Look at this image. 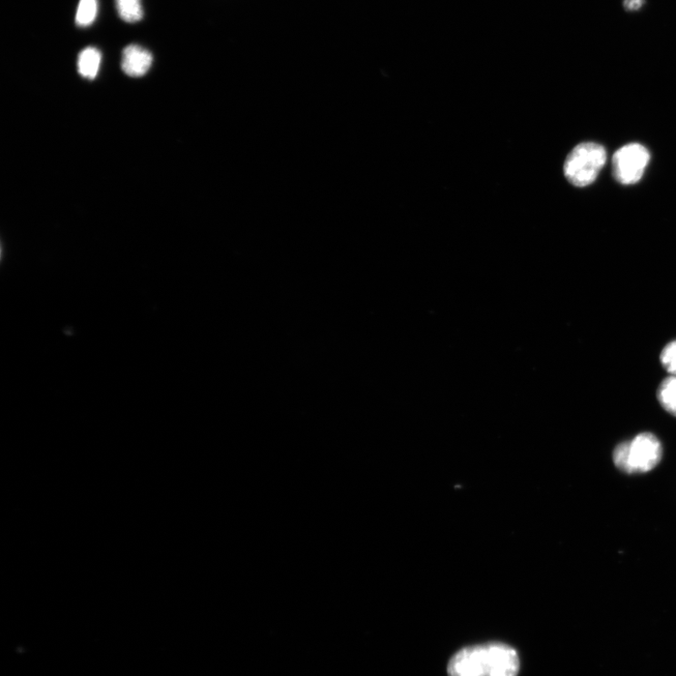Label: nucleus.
<instances>
[{
    "mask_svg": "<svg viewBox=\"0 0 676 676\" xmlns=\"http://www.w3.org/2000/svg\"><path fill=\"white\" fill-rule=\"evenodd\" d=\"M519 670L517 651L499 642L469 646L454 655L448 667L449 676H517Z\"/></svg>",
    "mask_w": 676,
    "mask_h": 676,
    "instance_id": "f257e3e1",
    "label": "nucleus"
},
{
    "mask_svg": "<svg viewBox=\"0 0 676 676\" xmlns=\"http://www.w3.org/2000/svg\"><path fill=\"white\" fill-rule=\"evenodd\" d=\"M661 457L662 447L659 439L649 432L617 446L613 452L615 466L627 474L651 472L661 462Z\"/></svg>",
    "mask_w": 676,
    "mask_h": 676,
    "instance_id": "f03ea898",
    "label": "nucleus"
},
{
    "mask_svg": "<svg viewBox=\"0 0 676 676\" xmlns=\"http://www.w3.org/2000/svg\"><path fill=\"white\" fill-rule=\"evenodd\" d=\"M607 160L603 146L593 142L581 143L569 155L564 173L567 180L576 187L592 185Z\"/></svg>",
    "mask_w": 676,
    "mask_h": 676,
    "instance_id": "7ed1b4c3",
    "label": "nucleus"
},
{
    "mask_svg": "<svg viewBox=\"0 0 676 676\" xmlns=\"http://www.w3.org/2000/svg\"><path fill=\"white\" fill-rule=\"evenodd\" d=\"M650 159V152L641 144L631 143L622 146L612 157L615 180L625 186L638 183Z\"/></svg>",
    "mask_w": 676,
    "mask_h": 676,
    "instance_id": "20e7f679",
    "label": "nucleus"
},
{
    "mask_svg": "<svg viewBox=\"0 0 676 676\" xmlns=\"http://www.w3.org/2000/svg\"><path fill=\"white\" fill-rule=\"evenodd\" d=\"M153 65L151 52L137 45H130L123 51L122 68L129 76L140 77L145 76Z\"/></svg>",
    "mask_w": 676,
    "mask_h": 676,
    "instance_id": "39448f33",
    "label": "nucleus"
},
{
    "mask_svg": "<svg viewBox=\"0 0 676 676\" xmlns=\"http://www.w3.org/2000/svg\"><path fill=\"white\" fill-rule=\"evenodd\" d=\"M102 61L101 52L95 47H86L78 56V72L84 78L93 80L99 72Z\"/></svg>",
    "mask_w": 676,
    "mask_h": 676,
    "instance_id": "423d86ee",
    "label": "nucleus"
},
{
    "mask_svg": "<svg viewBox=\"0 0 676 676\" xmlns=\"http://www.w3.org/2000/svg\"><path fill=\"white\" fill-rule=\"evenodd\" d=\"M658 399L668 413L676 417V376L671 375L662 381Z\"/></svg>",
    "mask_w": 676,
    "mask_h": 676,
    "instance_id": "0eeeda50",
    "label": "nucleus"
},
{
    "mask_svg": "<svg viewBox=\"0 0 676 676\" xmlns=\"http://www.w3.org/2000/svg\"><path fill=\"white\" fill-rule=\"evenodd\" d=\"M116 8L126 23H136L143 18L141 0H116Z\"/></svg>",
    "mask_w": 676,
    "mask_h": 676,
    "instance_id": "6e6552de",
    "label": "nucleus"
},
{
    "mask_svg": "<svg viewBox=\"0 0 676 676\" xmlns=\"http://www.w3.org/2000/svg\"><path fill=\"white\" fill-rule=\"evenodd\" d=\"M97 12V0H80L76 17L77 25L82 27L91 25L96 19Z\"/></svg>",
    "mask_w": 676,
    "mask_h": 676,
    "instance_id": "1a4fd4ad",
    "label": "nucleus"
},
{
    "mask_svg": "<svg viewBox=\"0 0 676 676\" xmlns=\"http://www.w3.org/2000/svg\"><path fill=\"white\" fill-rule=\"evenodd\" d=\"M661 362L671 376H676V340L669 343L661 351Z\"/></svg>",
    "mask_w": 676,
    "mask_h": 676,
    "instance_id": "9d476101",
    "label": "nucleus"
},
{
    "mask_svg": "<svg viewBox=\"0 0 676 676\" xmlns=\"http://www.w3.org/2000/svg\"><path fill=\"white\" fill-rule=\"evenodd\" d=\"M644 0H624V6L627 10L637 11L642 7Z\"/></svg>",
    "mask_w": 676,
    "mask_h": 676,
    "instance_id": "9b49d317",
    "label": "nucleus"
}]
</instances>
